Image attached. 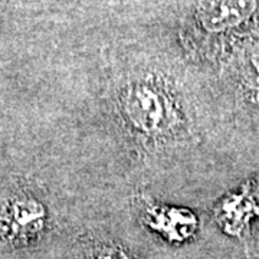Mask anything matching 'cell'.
Returning a JSON list of instances; mask_svg holds the SVG:
<instances>
[{
    "mask_svg": "<svg viewBox=\"0 0 259 259\" xmlns=\"http://www.w3.org/2000/svg\"><path fill=\"white\" fill-rule=\"evenodd\" d=\"M93 259H131L125 253L122 252L118 248H112V246H105L100 249L95 255H94Z\"/></svg>",
    "mask_w": 259,
    "mask_h": 259,
    "instance_id": "obj_6",
    "label": "cell"
},
{
    "mask_svg": "<svg viewBox=\"0 0 259 259\" xmlns=\"http://www.w3.org/2000/svg\"><path fill=\"white\" fill-rule=\"evenodd\" d=\"M255 8V0H212L204 10V25L213 30L236 26L249 16Z\"/></svg>",
    "mask_w": 259,
    "mask_h": 259,
    "instance_id": "obj_4",
    "label": "cell"
},
{
    "mask_svg": "<svg viewBox=\"0 0 259 259\" xmlns=\"http://www.w3.org/2000/svg\"><path fill=\"white\" fill-rule=\"evenodd\" d=\"M143 213L148 228L170 242L187 241L197 231V218L186 207L157 204L146 200Z\"/></svg>",
    "mask_w": 259,
    "mask_h": 259,
    "instance_id": "obj_3",
    "label": "cell"
},
{
    "mask_svg": "<svg viewBox=\"0 0 259 259\" xmlns=\"http://www.w3.org/2000/svg\"><path fill=\"white\" fill-rule=\"evenodd\" d=\"M238 87L242 100L259 110V49L250 51L239 66Z\"/></svg>",
    "mask_w": 259,
    "mask_h": 259,
    "instance_id": "obj_5",
    "label": "cell"
},
{
    "mask_svg": "<svg viewBox=\"0 0 259 259\" xmlns=\"http://www.w3.org/2000/svg\"><path fill=\"white\" fill-rule=\"evenodd\" d=\"M213 214L225 233L241 238L259 218V175L250 176L238 189L225 194L214 206Z\"/></svg>",
    "mask_w": 259,
    "mask_h": 259,
    "instance_id": "obj_2",
    "label": "cell"
},
{
    "mask_svg": "<svg viewBox=\"0 0 259 259\" xmlns=\"http://www.w3.org/2000/svg\"><path fill=\"white\" fill-rule=\"evenodd\" d=\"M122 111L130 124L148 137L164 136L177 122L171 98L150 82L134 83L127 88L122 95Z\"/></svg>",
    "mask_w": 259,
    "mask_h": 259,
    "instance_id": "obj_1",
    "label": "cell"
}]
</instances>
